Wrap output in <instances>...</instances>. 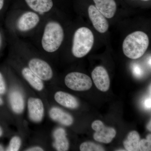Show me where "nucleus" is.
<instances>
[{"label": "nucleus", "mask_w": 151, "mask_h": 151, "mask_svg": "<svg viewBox=\"0 0 151 151\" xmlns=\"http://www.w3.org/2000/svg\"><path fill=\"white\" fill-rule=\"evenodd\" d=\"M44 17L26 9L10 11L6 14L5 27L7 35L32 37L40 26Z\"/></svg>", "instance_id": "f257e3e1"}, {"label": "nucleus", "mask_w": 151, "mask_h": 151, "mask_svg": "<svg viewBox=\"0 0 151 151\" xmlns=\"http://www.w3.org/2000/svg\"><path fill=\"white\" fill-rule=\"evenodd\" d=\"M64 37V29L52 15L45 18L40 26L32 37L35 41L36 48L47 55L55 53L59 49Z\"/></svg>", "instance_id": "f03ea898"}, {"label": "nucleus", "mask_w": 151, "mask_h": 151, "mask_svg": "<svg viewBox=\"0 0 151 151\" xmlns=\"http://www.w3.org/2000/svg\"><path fill=\"white\" fill-rule=\"evenodd\" d=\"M35 47L27 46L22 50L21 58L25 60L27 66L43 81L53 78L54 73L51 65L41 57L39 56Z\"/></svg>", "instance_id": "7ed1b4c3"}, {"label": "nucleus", "mask_w": 151, "mask_h": 151, "mask_svg": "<svg viewBox=\"0 0 151 151\" xmlns=\"http://www.w3.org/2000/svg\"><path fill=\"white\" fill-rule=\"evenodd\" d=\"M149 45L147 35L142 31H136L129 35L123 42V52L129 58L137 59L145 54Z\"/></svg>", "instance_id": "20e7f679"}, {"label": "nucleus", "mask_w": 151, "mask_h": 151, "mask_svg": "<svg viewBox=\"0 0 151 151\" xmlns=\"http://www.w3.org/2000/svg\"><path fill=\"white\" fill-rule=\"evenodd\" d=\"M94 42V35L89 29L85 27L79 28L73 34L71 53L77 58L85 56L92 49Z\"/></svg>", "instance_id": "39448f33"}, {"label": "nucleus", "mask_w": 151, "mask_h": 151, "mask_svg": "<svg viewBox=\"0 0 151 151\" xmlns=\"http://www.w3.org/2000/svg\"><path fill=\"white\" fill-rule=\"evenodd\" d=\"M64 81L66 86L74 91H86L92 86V81L90 77L80 72H72L68 73L65 76Z\"/></svg>", "instance_id": "423d86ee"}, {"label": "nucleus", "mask_w": 151, "mask_h": 151, "mask_svg": "<svg viewBox=\"0 0 151 151\" xmlns=\"http://www.w3.org/2000/svg\"><path fill=\"white\" fill-rule=\"evenodd\" d=\"M92 128L95 132L93 135L95 140L99 142L108 144L111 143L116 137V132L112 127H106L100 120L94 121Z\"/></svg>", "instance_id": "0eeeda50"}, {"label": "nucleus", "mask_w": 151, "mask_h": 151, "mask_svg": "<svg viewBox=\"0 0 151 151\" xmlns=\"http://www.w3.org/2000/svg\"><path fill=\"white\" fill-rule=\"evenodd\" d=\"M27 9L35 12L43 17L52 15L54 2L52 0H24Z\"/></svg>", "instance_id": "6e6552de"}, {"label": "nucleus", "mask_w": 151, "mask_h": 151, "mask_svg": "<svg viewBox=\"0 0 151 151\" xmlns=\"http://www.w3.org/2000/svg\"><path fill=\"white\" fill-rule=\"evenodd\" d=\"M11 59L18 65L19 69L23 78H24L28 83L31 85L34 89L38 91H41L44 87L43 80H42L35 73L32 72L27 65L23 63L18 64L17 61L12 56Z\"/></svg>", "instance_id": "1a4fd4ad"}, {"label": "nucleus", "mask_w": 151, "mask_h": 151, "mask_svg": "<svg viewBox=\"0 0 151 151\" xmlns=\"http://www.w3.org/2000/svg\"><path fill=\"white\" fill-rule=\"evenodd\" d=\"M28 111L30 119L36 123L42 122L44 116V106L40 98L31 97L27 102Z\"/></svg>", "instance_id": "9d476101"}, {"label": "nucleus", "mask_w": 151, "mask_h": 151, "mask_svg": "<svg viewBox=\"0 0 151 151\" xmlns=\"http://www.w3.org/2000/svg\"><path fill=\"white\" fill-rule=\"evenodd\" d=\"M88 12L94 28L101 33L106 32L109 28V24L106 17L93 5L89 6Z\"/></svg>", "instance_id": "9b49d317"}, {"label": "nucleus", "mask_w": 151, "mask_h": 151, "mask_svg": "<svg viewBox=\"0 0 151 151\" xmlns=\"http://www.w3.org/2000/svg\"><path fill=\"white\" fill-rule=\"evenodd\" d=\"M92 80L100 91L106 92L110 88V80L108 72L104 67L98 66L92 72Z\"/></svg>", "instance_id": "f8f14e48"}, {"label": "nucleus", "mask_w": 151, "mask_h": 151, "mask_svg": "<svg viewBox=\"0 0 151 151\" xmlns=\"http://www.w3.org/2000/svg\"><path fill=\"white\" fill-rule=\"evenodd\" d=\"M95 6L107 18L111 19L115 15L116 4L115 0H93Z\"/></svg>", "instance_id": "ddd939ff"}, {"label": "nucleus", "mask_w": 151, "mask_h": 151, "mask_svg": "<svg viewBox=\"0 0 151 151\" xmlns=\"http://www.w3.org/2000/svg\"><path fill=\"white\" fill-rule=\"evenodd\" d=\"M49 116L55 122L63 126L68 127L73 124V119L72 116L57 107H52L50 109Z\"/></svg>", "instance_id": "4468645a"}, {"label": "nucleus", "mask_w": 151, "mask_h": 151, "mask_svg": "<svg viewBox=\"0 0 151 151\" xmlns=\"http://www.w3.org/2000/svg\"><path fill=\"white\" fill-rule=\"evenodd\" d=\"M55 101L65 108L71 109H76L79 107L78 100L73 95L67 92L58 91L54 95Z\"/></svg>", "instance_id": "2eb2a0df"}, {"label": "nucleus", "mask_w": 151, "mask_h": 151, "mask_svg": "<svg viewBox=\"0 0 151 151\" xmlns=\"http://www.w3.org/2000/svg\"><path fill=\"white\" fill-rule=\"evenodd\" d=\"M9 100L14 113L17 114L23 113L24 108V100L21 92L18 90H13L10 93Z\"/></svg>", "instance_id": "dca6fc26"}, {"label": "nucleus", "mask_w": 151, "mask_h": 151, "mask_svg": "<svg viewBox=\"0 0 151 151\" xmlns=\"http://www.w3.org/2000/svg\"><path fill=\"white\" fill-rule=\"evenodd\" d=\"M54 146L57 151H65L69 149V142L66 138L65 131L62 129H58L54 133Z\"/></svg>", "instance_id": "f3484780"}, {"label": "nucleus", "mask_w": 151, "mask_h": 151, "mask_svg": "<svg viewBox=\"0 0 151 151\" xmlns=\"http://www.w3.org/2000/svg\"><path fill=\"white\" fill-rule=\"evenodd\" d=\"M140 140V136L138 132L135 131H132L129 133L127 139L124 142V147L128 151H139Z\"/></svg>", "instance_id": "a211bd4d"}, {"label": "nucleus", "mask_w": 151, "mask_h": 151, "mask_svg": "<svg viewBox=\"0 0 151 151\" xmlns=\"http://www.w3.org/2000/svg\"><path fill=\"white\" fill-rule=\"evenodd\" d=\"M81 151H104L105 149L100 145L92 142H87L82 143L80 146Z\"/></svg>", "instance_id": "6ab92c4d"}, {"label": "nucleus", "mask_w": 151, "mask_h": 151, "mask_svg": "<svg viewBox=\"0 0 151 151\" xmlns=\"http://www.w3.org/2000/svg\"><path fill=\"white\" fill-rule=\"evenodd\" d=\"M21 145L22 140L21 138L18 136H14L10 140L8 146L6 151H19L21 147Z\"/></svg>", "instance_id": "aec40b11"}, {"label": "nucleus", "mask_w": 151, "mask_h": 151, "mask_svg": "<svg viewBox=\"0 0 151 151\" xmlns=\"http://www.w3.org/2000/svg\"><path fill=\"white\" fill-rule=\"evenodd\" d=\"M7 41H8L6 31L1 26L0 24V55L4 49Z\"/></svg>", "instance_id": "412c9836"}, {"label": "nucleus", "mask_w": 151, "mask_h": 151, "mask_svg": "<svg viewBox=\"0 0 151 151\" xmlns=\"http://www.w3.org/2000/svg\"><path fill=\"white\" fill-rule=\"evenodd\" d=\"M139 149L141 151L151 150V140L143 139L140 140L139 143Z\"/></svg>", "instance_id": "4be33fe9"}, {"label": "nucleus", "mask_w": 151, "mask_h": 151, "mask_svg": "<svg viewBox=\"0 0 151 151\" xmlns=\"http://www.w3.org/2000/svg\"><path fill=\"white\" fill-rule=\"evenodd\" d=\"M6 84L4 75L1 70H0V94L4 95L6 92Z\"/></svg>", "instance_id": "5701e85b"}, {"label": "nucleus", "mask_w": 151, "mask_h": 151, "mask_svg": "<svg viewBox=\"0 0 151 151\" xmlns=\"http://www.w3.org/2000/svg\"><path fill=\"white\" fill-rule=\"evenodd\" d=\"M6 7V0H0V21L5 14Z\"/></svg>", "instance_id": "b1692460"}, {"label": "nucleus", "mask_w": 151, "mask_h": 151, "mask_svg": "<svg viewBox=\"0 0 151 151\" xmlns=\"http://www.w3.org/2000/svg\"><path fill=\"white\" fill-rule=\"evenodd\" d=\"M44 150L41 147L39 146H35V147H32L29 148L25 150L26 151H43Z\"/></svg>", "instance_id": "393cba45"}, {"label": "nucleus", "mask_w": 151, "mask_h": 151, "mask_svg": "<svg viewBox=\"0 0 151 151\" xmlns=\"http://www.w3.org/2000/svg\"><path fill=\"white\" fill-rule=\"evenodd\" d=\"M145 106L147 108H151V99H147L145 101Z\"/></svg>", "instance_id": "a878e982"}, {"label": "nucleus", "mask_w": 151, "mask_h": 151, "mask_svg": "<svg viewBox=\"0 0 151 151\" xmlns=\"http://www.w3.org/2000/svg\"><path fill=\"white\" fill-rule=\"evenodd\" d=\"M3 134H4V132H3L2 128L0 125V138L2 137Z\"/></svg>", "instance_id": "bb28decb"}, {"label": "nucleus", "mask_w": 151, "mask_h": 151, "mask_svg": "<svg viewBox=\"0 0 151 151\" xmlns=\"http://www.w3.org/2000/svg\"><path fill=\"white\" fill-rule=\"evenodd\" d=\"M4 104V101L2 97L0 96V106H3Z\"/></svg>", "instance_id": "cd10ccee"}, {"label": "nucleus", "mask_w": 151, "mask_h": 151, "mask_svg": "<svg viewBox=\"0 0 151 151\" xmlns=\"http://www.w3.org/2000/svg\"><path fill=\"white\" fill-rule=\"evenodd\" d=\"M4 148L2 145H0V151H4Z\"/></svg>", "instance_id": "c85d7f7f"}, {"label": "nucleus", "mask_w": 151, "mask_h": 151, "mask_svg": "<svg viewBox=\"0 0 151 151\" xmlns=\"http://www.w3.org/2000/svg\"><path fill=\"white\" fill-rule=\"evenodd\" d=\"M148 129L149 130H150V131H151V122H150L148 126Z\"/></svg>", "instance_id": "c756f323"}, {"label": "nucleus", "mask_w": 151, "mask_h": 151, "mask_svg": "<svg viewBox=\"0 0 151 151\" xmlns=\"http://www.w3.org/2000/svg\"><path fill=\"white\" fill-rule=\"evenodd\" d=\"M142 1H150V0H142Z\"/></svg>", "instance_id": "7c9ffc66"}]
</instances>
